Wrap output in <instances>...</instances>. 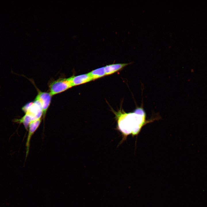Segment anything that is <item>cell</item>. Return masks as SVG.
Segmentation results:
<instances>
[{
  "label": "cell",
  "mask_w": 207,
  "mask_h": 207,
  "mask_svg": "<svg viewBox=\"0 0 207 207\" xmlns=\"http://www.w3.org/2000/svg\"><path fill=\"white\" fill-rule=\"evenodd\" d=\"M114 113L117 120V128L122 133L124 139L131 134L133 136L137 135L143 126L154 120H147L145 112L140 108L136 109L133 112L120 111Z\"/></svg>",
  "instance_id": "1"
},
{
  "label": "cell",
  "mask_w": 207,
  "mask_h": 207,
  "mask_svg": "<svg viewBox=\"0 0 207 207\" xmlns=\"http://www.w3.org/2000/svg\"><path fill=\"white\" fill-rule=\"evenodd\" d=\"M72 87L69 78H60L50 83L49 93L52 96L63 92Z\"/></svg>",
  "instance_id": "2"
},
{
  "label": "cell",
  "mask_w": 207,
  "mask_h": 207,
  "mask_svg": "<svg viewBox=\"0 0 207 207\" xmlns=\"http://www.w3.org/2000/svg\"><path fill=\"white\" fill-rule=\"evenodd\" d=\"M51 96L49 93L39 91L35 99L39 101L41 105L43 118L50 103Z\"/></svg>",
  "instance_id": "3"
},
{
  "label": "cell",
  "mask_w": 207,
  "mask_h": 207,
  "mask_svg": "<svg viewBox=\"0 0 207 207\" xmlns=\"http://www.w3.org/2000/svg\"><path fill=\"white\" fill-rule=\"evenodd\" d=\"M26 113L30 115L34 120L41 118L43 112L42 106L40 102L35 99L33 104Z\"/></svg>",
  "instance_id": "4"
},
{
  "label": "cell",
  "mask_w": 207,
  "mask_h": 207,
  "mask_svg": "<svg viewBox=\"0 0 207 207\" xmlns=\"http://www.w3.org/2000/svg\"><path fill=\"white\" fill-rule=\"evenodd\" d=\"M72 87L90 82L93 80L89 73L69 78Z\"/></svg>",
  "instance_id": "5"
},
{
  "label": "cell",
  "mask_w": 207,
  "mask_h": 207,
  "mask_svg": "<svg viewBox=\"0 0 207 207\" xmlns=\"http://www.w3.org/2000/svg\"><path fill=\"white\" fill-rule=\"evenodd\" d=\"M41 121V118L33 121L29 124L28 126V133L26 142V157L28 155L30 146V142L32 135L39 127Z\"/></svg>",
  "instance_id": "6"
},
{
  "label": "cell",
  "mask_w": 207,
  "mask_h": 207,
  "mask_svg": "<svg viewBox=\"0 0 207 207\" xmlns=\"http://www.w3.org/2000/svg\"><path fill=\"white\" fill-rule=\"evenodd\" d=\"M129 63H118L110 64L104 66L106 75L112 74L119 70Z\"/></svg>",
  "instance_id": "7"
},
{
  "label": "cell",
  "mask_w": 207,
  "mask_h": 207,
  "mask_svg": "<svg viewBox=\"0 0 207 207\" xmlns=\"http://www.w3.org/2000/svg\"><path fill=\"white\" fill-rule=\"evenodd\" d=\"M34 121L32 117L30 114L26 113L20 119H16L14 121L20 123H22L25 129L27 130L28 126L30 123Z\"/></svg>",
  "instance_id": "8"
},
{
  "label": "cell",
  "mask_w": 207,
  "mask_h": 207,
  "mask_svg": "<svg viewBox=\"0 0 207 207\" xmlns=\"http://www.w3.org/2000/svg\"><path fill=\"white\" fill-rule=\"evenodd\" d=\"M93 80L100 78L106 75L104 67L93 70L89 73Z\"/></svg>",
  "instance_id": "9"
},
{
  "label": "cell",
  "mask_w": 207,
  "mask_h": 207,
  "mask_svg": "<svg viewBox=\"0 0 207 207\" xmlns=\"http://www.w3.org/2000/svg\"><path fill=\"white\" fill-rule=\"evenodd\" d=\"M33 102H29L24 105L22 108V111L26 114L32 106Z\"/></svg>",
  "instance_id": "10"
}]
</instances>
